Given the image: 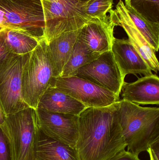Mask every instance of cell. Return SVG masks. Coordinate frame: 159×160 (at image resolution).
I'll list each match as a JSON object with an SVG mask.
<instances>
[{
    "mask_svg": "<svg viewBox=\"0 0 159 160\" xmlns=\"http://www.w3.org/2000/svg\"><path fill=\"white\" fill-rule=\"evenodd\" d=\"M120 100L105 107L87 108L78 116L76 148L81 160H107L125 149L118 116Z\"/></svg>",
    "mask_w": 159,
    "mask_h": 160,
    "instance_id": "cell-1",
    "label": "cell"
},
{
    "mask_svg": "<svg viewBox=\"0 0 159 160\" xmlns=\"http://www.w3.org/2000/svg\"><path fill=\"white\" fill-rule=\"evenodd\" d=\"M118 116L128 151L139 155L159 140V108L120 100Z\"/></svg>",
    "mask_w": 159,
    "mask_h": 160,
    "instance_id": "cell-2",
    "label": "cell"
},
{
    "mask_svg": "<svg viewBox=\"0 0 159 160\" xmlns=\"http://www.w3.org/2000/svg\"><path fill=\"white\" fill-rule=\"evenodd\" d=\"M53 72L44 38L30 52L21 75V93L24 102L35 110L40 98L50 86Z\"/></svg>",
    "mask_w": 159,
    "mask_h": 160,
    "instance_id": "cell-3",
    "label": "cell"
},
{
    "mask_svg": "<svg viewBox=\"0 0 159 160\" xmlns=\"http://www.w3.org/2000/svg\"><path fill=\"white\" fill-rule=\"evenodd\" d=\"M47 43L64 33L76 31L93 19L82 9L78 0H41Z\"/></svg>",
    "mask_w": 159,
    "mask_h": 160,
    "instance_id": "cell-4",
    "label": "cell"
},
{
    "mask_svg": "<svg viewBox=\"0 0 159 160\" xmlns=\"http://www.w3.org/2000/svg\"><path fill=\"white\" fill-rule=\"evenodd\" d=\"M38 130L35 110L31 107L6 115V133L10 142L13 160H35Z\"/></svg>",
    "mask_w": 159,
    "mask_h": 160,
    "instance_id": "cell-5",
    "label": "cell"
},
{
    "mask_svg": "<svg viewBox=\"0 0 159 160\" xmlns=\"http://www.w3.org/2000/svg\"><path fill=\"white\" fill-rule=\"evenodd\" d=\"M44 27L41 0H0V31L21 29L44 38Z\"/></svg>",
    "mask_w": 159,
    "mask_h": 160,
    "instance_id": "cell-6",
    "label": "cell"
},
{
    "mask_svg": "<svg viewBox=\"0 0 159 160\" xmlns=\"http://www.w3.org/2000/svg\"><path fill=\"white\" fill-rule=\"evenodd\" d=\"M29 54H12L0 65V104L6 115L29 107L21 93V75Z\"/></svg>",
    "mask_w": 159,
    "mask_h": 160,
    "instance_id": "cell-7",
    "label": "cell"
},
{
    "mask_svg": "<svg viewBox=\"0 0 159 160\" xmlns=\"http://www.w3.org/2000/svg\"><path fill=\"white\" fill-rule=\"evenodd\" d=\"M50 86L68 94L87 108L105 107L119 100L108 89L76 76L54 78Z\"/></svg>",
    "mask_w": 159,
    "mask_h": 160,
    "instance_id": "cell-8",
    "label": "cell"
},
{
    "mask_svg": "<svg viewBox=\"0 0 159 160\" xmlns=\"http://www.w3.org/2000/svg\"><path fill=\"white\" fill-rule=\"evenodd\" d=\"M72 76L90 81L119 98L125 82L112 51L101 53L95 60L78 68Z\"/></svg>",
    "mask_w": 159,
    "mask_h": 160,
    "instance_id": "cell-9",
    "label": "cell"
},
{
    "mask_svg": "<svg viewBox=\"0 0 159 160\" xmlns=\"http://www.w3.org/2000/svg\"><path fill=\"white\" fill-rule=\"evenodd\" d=\"M38 128L56 141L76 148L78 132V116L57 113L35 109Z\"/></svg>",
    "mask_w": 159,
    "mask_h": 160,
    "instance_id": "cell-10",
    "label": "cell"
},
{
    "mask_svg": "<svg viewBox=\"0 0 159 160\" xmlns=\"http://www.w3.org/2000/svg\"><path fill=\"white\" fill-rule=\"evenodd\" d=\"M109 13L116 26H121L124 29L131 44L146 62L152 71L157 73L159 63L156 52L133 23L123 1L120 0L116 9H112Z\"/></svg>",
    "mask_w": 159,
    "mask_h": 160,
    "instance_id": "cell-11",
    "label": "cell"
},
{
    "mask_svg": "<svg viewBox=\"0 0 159 160\" xmlns=\"http://www.w3.org/2000/svg\"><path fill=\"white\" fill-rule=\"evenodd\" d=\"M115 26L109 15L100 19H93L80 28L77 40L93 53L111 51Z\"/></svg>",
    "mask_w": 159,
    "mask_h": 160,
    "instance_id": "cell-12",
    "label": "cell"
},
{
    "mask_svg": "<svg viewBox=\"0 0 159 160\" xmlns=\"http://www.w3.org/2000/svg\"><path fill=\"white\" fill-rule=\"evenodd\" d=\"M112 52L122 75H152V70L139 52L131 44L129 39L115 38L112 48Z\"/></svg>",
    "mask_w": 159,
    "mask_h": 160,
    "instance_id": "cell-13",
    "label": "cell"
},
{
    "mask_svg": "<svg viewBox=\"0 0 159 160\" xmlns=\"http://www.w3.org/2000/svg\"><path fill=\"white\" fill-rule=\"evenodd\" d=\"M123 100L137 105L159 104V78L156 74L144 76L133 82H124Z\"/></svg>",
    "mask_w": 159,
    "mask_h": 160,
    "instance_id": "cell-14",
    "label": "cell"
},
{
    "mask_svg": "<svg viewBox=\"0 0 159 160\" xmlns=\"http://www.w3.org/2000/svg\"><path fill=\"white\" fill-rule=\"evenodd\" d=\"M57 113L79 116L87 107L54 87H49L39 100L37 108Z\"/></svg>",
    "mask_w": 159,
    "mask_h": 160,
    "instance_id": "cell-15",
    "label": "cell"
},
{
    "mask_svg": "<svg viewBox=\"0 0 159 160\" xmlns=\"http://www.w3.org/2000/svg\"><path fill=\"white\" fill-rule=\"evenodd\" d=\"M80 29L64 33L47 43L48 52L54 78L61 75L77 40Z\"/></svg>",
    "mask_w": 159,
    "mask_h": 160,
    "instance_id": "cell-16",
    "label": "cell"
},
{
    "mask_svg": "<svg viewBox=\"0 0 159 160\" xmlns=\"http://www.w3.org/2000/svg\"><path fill=\"white\" fill-rule=\"evenodd\" d=\"M35 160H81L76 148L54 140L38 130Z\"/></svg>",
    "mask_w": 159,
    "mask_h": 160,
    "instance_id": "cell-17",
    "label": "cell"
},
{
    "mask_svg": "<svg viewBox=\"0 0 159 160\" xmlns=\"http://www.w3.org/2000/svg\"><path fill=\"white\" fill-rule=\"evenodd\" d=\"M0 35L11 53L16 55L28 54L36 48L43 38H38L21 29L7 28L0 31Z\"/></svg>",
    "mask_w": 159,
    "mask_h": 160,
    "instance_id": "cell-18",
    "label": "cell"
},
{
    "mask_svg": "<svg viewBox=\"0 0 159 160\" xmlns=\"http://www.w3.org/2000/svg\"><path fill=\"white\" fill-rule=\"evenodd\" d=\"M125 6L134 26L155 52H157L159 49V23L148 20L132 8L126 5Z\"/></svg>",
    "mask_w": 159,
    "mask_h": 160,
    "instance_id": "cell-19",
    "label": "cell"
},
{
    "mask_svg": "<svg viewBox=\"0 0 159 160\" xmlns=\"http://www.w3.org/2000/svg\"><path fill=\"white\" fill-rule=\"evenodd\" d=\"M100 54L93 53L84 44L77 40L70 58L63 68L60 77L72 76L78 68L92 62L99 57Z\"/></svg>",
    "mask_w": 159,
    "mask_h": 160,
    "instance_id": "cell-20",
    "label": "cell"
},
{
    "mask_svg": "<svg viewBox=\"0 0 159 160\" xmlns=\"http://www.w3.org/2000/svg\"><path fill=\"white\" fill-rule=\"evenodd\" d=\"M125 5L132 8L148 20L159 23V0H125Z\"/></svg>",
    "mask_w": 159,
    "mask_h": 160,
    "instance_id": "cell-21",
    "label": "cell"
},
{
    "mask_svg": "<svg viewBox=\"0 0 159 160\" xmlns=\"http://www.w3.org/2000/svg\"><path fill=\"white\" fill-rule=\"evenodd\" d=\"M113 0H89L82 4L83 12L92 19H102L107 17L113 7Z\"/></svg>",
    "mask_w": 159,
    "mask_h": 160,
    "instance_id": "cell-22",
    "label": "cell"
},
{
    "mask_svg": "<svg viewBox=\"0 0 159 160\" xmlns=\"http://www.w3.org/2000/svg\"><path fill=\"white\" fill-rule=\"evenodd\" d=\"M0 160H13L8 136L0 127Z\"/></svg>",
    "mask_w": 159,
    "mask_h": 160,
    "instance_id": "cell-23",
    "label": "cell"
},
{
    "mask_svg": "<svg viewBox=\"0 0 159 160\" xmlns=\"http://www.w3.org/2000/svg\"><path fill=\"white\" fill-rule=\"evenodd\" d=\"M107 160H141L139 155L125 149L121 150Z\"/></svg>",
    "mask_w": 159,
    "mask_h": 160,
    "instance_id": "cell-24",
    "label": "cell"
},
{
    "mask_svg": "<svg viewBox=\"0 0 159 160\" xmlns=\"http://www.w3.org/2000/svg\"><path fill=\"white\" fill-rule=\"evenodd\" d=\"M13 53L7 47L3 38L0 35V65L3 63Z\"/></svg>",
    "mask_w": 159,
    "mask_h": 160,
    "instance_id": "cell-25",
    "label": "cell"
},
{
    "mask_svg": "<svg viewBox=\"0 0 159 160\" xmlns=\"http://www.w3.org/2000/svg\"><path fill=\"white\" fill-rule=\"evenodd\" d=\"M147 151L149 153L150 160H159V140L151 144Z\"/></svg>",
    "mask_w": 159,
    "mask_h": 160,
    "instance_id": "cell-26",
    "label": "cell"
},
{
    "mask_svg": "<svg viewBox=\"0 0 159 160\" xmlns=\"http://www.w3.org/2000/svg\"><path fill=\"white\" fill-rule=\"evenodd\" d=\"M5 118L6 115L4 112L2 106L0 104V127L3 129L4 131L6 132L5 131Z\"/></svg>",
    "mask_w": 159,
    "mask_h": 160,
    "instance_id": "cell-27",
    "label": "cell"
},
{
    "mask_svg": "<svg viewBox=\"0 0 159 160\" xmlns=\"http://www.w3.org/2000/svg\"><path fill=\"white\" fill-rule=\"evenodd\" d=\"M79 2H81L82 3H84L85 2H87V1H89V0H78Z\"/></svg>",
    "mask_w": 159,
    "mask_h": 160,
    "instance_id": "cell-28",
    "label": "cell"
}]
</instances>
